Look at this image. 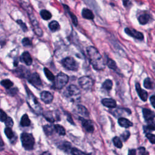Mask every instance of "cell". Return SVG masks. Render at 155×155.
Returning a JSON list of instances; mask_svg holds the SVG:
<instances>
[{
    "label": "cell",
    "mask_w": 155,
    "mask_h": 155,
    "mask_svg": "<svg viewBox=\"0 0 155 155\" xmlns=\"http://www.w3.org/2000/svg\"><path fill=\"white\" fill-rule=\"evenodd\" d=\"M87 53L90 64L95 70H102L104 69L105 65L104 60L97 48L93 46H89L87 48Z\"/></svg>",
    "instance_id": "1"
},
{
    "label": "cell",
    "mask_w": 155,
    "mask_h": 155,
    "mask_svg": "<svg viewBox=\"0 0 155 155\" xmlns=\"http://www.w3.org/2000/svg\"><path fill=\"white\" fill-rule=\"evenodd\" d=\"M26 89L27 91V102L30 107V108L32 110V111L36 113V114H40L43 111V109L40 103L39 102L35 97L30 90H28L27 87H26Z\"/></svg>",
    "instance_id": "2"
},
{
    "label": "cell",
    "mask_w": 155,
    "mask_h": 155,
    "mask_svg": "<svg viewBox=\"0 0 155 155\" xmlns=\"http://www.w3.org/2000/svg\"><path fill=\"white\" fill-rule=\"evenodd\" d=\"M21 141L23 147L27 150L33 149L35 145V139L32 134L23 133L21 135Z\"/></svg>",
    "instance_id": "3"
},
{
    "label": "cell",
    "mask_w": 155,
    "mask_h": 155,
    "mask_svg": "<svg viewBox=\"0 0 155 155\" xmlns=\"http://www.w3.org/2000/svg\"><path fill=\"white\" fill-rule=\"evenodd\" d=\"M69 78L66 74L64 73H60L55 78L53 88L56 89L60 90L64 87L69 81Z\"/></svg>",
    "instance_id": "4"
},
{
    "label": "cell",
    "mask_w": 155,
    "mask_h": 155,
    "mask_svg": "<svg viewBox=\"0 0 155 155\" xmlns=\"http://www.w3.org/2000/svg\"><path fill=\"white\" fill-rule=\"evenodd\" d=\"M61 64L65 69L70 71H76L78 69L79 64L74 58L67 57L62 60Z\"/></svg>",
    "instance_id": "5"
},
{
    "label": "cell",
    "mask_w": 155,
    "mask_h": 155,
    "mask_svg": "<svg viewBox=\"0 0 155 155\" xmlns=\"http://www.w3.org/2000/svg\"><path fill=\"white\" fill-rule=\"evenodd\" d=\"M78 83L82 89L89 90L92 89L93 85V81L89 76H84L78 80Z\"/></svg>",
    "instance_id": "6"
},
{
    "label": "cell",
    "mask_w": 155,
    "mask_h": 155,
    "mask_svg": "<svg viewBox=\"0 0 155 155\" xmlns=\"http://www.w3.org/2000/svg\"><path fill=\"white\" fill-rule=\"evenodd\" d=\"M28 81L32 85L35 86L36 88H38L42 85V82L39 75L35 72L32 74H30L27 78Z\"/></svg>",
    "instance_id": "7"
},
{
    "label": "cell",
    "mask_w": 155,
    "mask_h": 155,
    "mask_svg": "<svg viewBox=\"0 0 155 155\" xmlns=\"http://www.w3.org/2000/svg\"><path fill=\"white\" fill-rule=\"evenodd\" d=\"M125 32L127 33L128 35L135 38L137 39L138 40H144V35L137 30H135L134 28H125Z\"/></svg>",
    "instance_id": "8"
},
{
    "label": "cell",
    "mask_w": 155,
    "mask_h": 155,
    "mask_svg": "<svg viewBox=\"0 0 155 155\" xmlns=\"http://www.w3.org/2000/svg\"><path fill=\"white\" fill-rule=\"evenodd\" d=\"M68 96H70L71 98H75V97H79L81 94V91L75 85H70L67 89Z\"/></svg>",
    "instance_id": "9"
},
{
    "label": "cell",
    "mask_w": 155,
    "mask_h": 155,
    "mask_svg": "<svg viewBox=\"0 0 155 155\" xmlns=\"http://www.w3.org/2000/svg\"><path fill=\"white\" fill-rule=\"evenodd\" d=\"M80 120L81 121L82 127L87 132L93 133L94 132L95 130L94 125L91 121L87 120L84 118H81Z\"/></svg>",
    "instance_id": "10"
},
{
    "label": "cell",
    "mask_w": 155,
    "mask_h": 155,
    "mask_svg": "<svg viewBox=\"0 0 155 155\" xmlns=\"http://www.w3.org/2000/svg\"><path fill=\"white\" fill-rule=\"evenodd\" d=\"M142 114L145 120L147 122L154 121L155 118V113L151 110L148 109H143Z\"/></svg>",
    "instance_id": "11"
},
{
    "label": "cell",
    "mask_w": 155,
    "mask_h": 155,
    "mask_svg": "<svg viewBox=\"0 0 155 155\" xmlns=\"http://www.w3.org/2000/svg\"><path fill=\"white\" fill-rule=\"evenodd\" d=\"M41 100L46 104H50L53 100V95L48 91H43L41 93Z\"/></svg>",
    "instance_id": "12"
},
{
    "label": "cell",
    "mask_w": 155,
    "mask_h": 155,
    "mask_svg": "<svg viewBox=\"0 0 155 155\" xmlns=\"http://www.w3.org/2000/svg\"><path fill=\"white\" fill-rule=\"evenodd\" d=\"M136 90H137V92L139 96V98L142 101H146L147 100L148 93L146 91L141 89L139 83L136 84Z\"/></svg>",
    "instance_id": "13"
},
{
    "label": "cell",
    "mask_w": 155,
    "mask_h": 155,
    "mask_svg": "<svg viewBox=\"0 0 155 155\" xmlns=\"http://www.w3.org/2000/svg\"><path fill=\"white\" fill-rule=\"evenodd\" d=\"M30 18H31V21L32 23V25L34 27V31L35 33L39 36H41L43 35V31L41 30V28L40 27V26H39L38 22L35 19V16L31 15H30Z\"/></svg>",
    "instance_id": "14"
},
{
    "label": "cell",
    "mask_w": 155,
    "mask_h": 155,
    "mask_svg": "<svg viewBox=\"0 0 155 155\" xmlns=\"http://www.w3.org/2000/svg\"><path fill=\"white\" fill-rule=\"evenodd\" d=\"M101 102L104 106L107 107H108V108H110V109L115 108L116 105H117L115 100H114L113 99H112V98L103 99L101 101Z\"/></svg>",
    "instance_id": "15"
},
{
    "label": "cell",
    "mask_w": 155,
    "mask_h": 155,
    "mask_svg": "<svg viewBox=\"0 0 155 155\" xmlns=\"http://www.w3.org/2000/svg\"><path fill=\"white\" fill-rule=\"evenodd\" d=\"M21 60L27 65H31L33 62L32 56L28 52H24L21 55Z\"/></svg>",
    "instance_id": "16"
},
{
    "label": "cell",
    "mask_w": 155,
    "mask_h": 155,
    "mask_svg": "<svg viewBox=\"0 0 155 155\" xmlns=\"http://www.w3.org/2000/svg\"><path fill=\"white\" fill-rule=\"evenodd\" d=\"M138 21L141 25H145L147 24L151 19V16L148 14H144L138 16Z\"/></svg>",
    "instance_id": "17"
},
{
    "label": "cell",
    "mask_w": 155,
    "mask_h": 155,
    "mask_svg": "<svg viewBox=\"0 0 155 155\" xmlns=\"http://www.w3.org/2000/svg\"><path fill=\"white\" fill-rule=\"evenodd\" d=\"M118 124L121 127L124 128H129L133 126V123L130 121L124 118H120L118 119Z\"/></svg>",
    "instance_id": "18"
},
{
    "label": "cell",
    "mask_w": 155,
    "mask_h": 155,
    "mask_svg": "<svg viewBox=\"0 0 155 155\" xmlns=\"http://www.w3.org/2000/svg\"><path fill=\"white\" fill-rule=\"evenodd\" d=\"M82 16L84 18L87 19H93L95 18L93 13L90 9L84 8L82 11Z\"/></svg>",
    "instance_id": "19"
},
{
    "label": "cell",
    "mask_w": 155,
    "mask_h": 155,
    "mask_svg": "<svg viewBox=\"0 0 155 155\" xmlns=\"http://www.w3.org/2000/svg\"><path fill=\"white\" fill-rule=\"evenodd\" d=\"M76 110L77 113L80 114L81 115L85 116V117H87L89 115V113L87 110V109L84 106L81 105H78L76 107Z\"/></svg>",
    "instance_id": "20"
},
{
    "label": "cell",
    "mask_w": 155,
    "mask_h": 155,
    "mask_svg": "<svg viewBox=\"0 0 155 155\" xmlns=\"http://www.w3.org/2000/svg\"><path fill=\"white\" fill-rule=\"evenodd\" d=\"M148 123L149 124L147 125L144 126V130L145 133H146V134L150 133V132L155 130V122L154 121H152L149 122Z\"/></svg>",
    "instance_id": "21"
},
{
    "label": "cell",
    "mask_w": 155,
    "mask_h": 155,
    "mask_svg": "<svg viewBox=\"0 0 155 155\" xmlns=\"http://www.w3.org/2000/svg\"><path fill=\"white\" fill-rule=\"evenodd\" d=\"M20 125L23 127H28L31 125V120L28 118V115L27 114H24L21 119Z\"/></svg>",
    "instance_id": "22"
},
{
    "label": "cell",
    "mask_w": 155,
    "mask_h": 155,
    "mask_svg": "<svg viewBox=\"0 0 155 155\" xmlns=\"http://www.w3.org/2000/svg\"><path fill=\"white\" fill-rule=\"evenodd\" d=\"M48 27H49L52 32H56L60 30V26L56 21H52L48 24Z\"/></svg>",
    "instance_id": "23"
},
{
    "label": "cell",
    "mask_w": 155,
    "mask_h": 155,
    "mask_svg": "<svg viewBox=\"0 0 155 155\" xmlns=\"http://www.w3.org/2000/svg\"><path fill=\"white\" fill-rule=\"evenodd\" d=\"M43 115L44 118L48 121L51 122H53L55 121V118L54 117V114L52 112H46L43 113Z\"/></svg>",
    "instance_id": "24"
},
{
    "label": "cell",
    "mask_w": 155,
    "mask_h": 155,
    "mask_svg": "<svg viewBox=\"0 0 155 155\" xmlns=\"http://www.w3.org/2000/svg\"><path fill=\"white\" fill-rule=\"evenodd\" d=\"M40 15L44 20H48V19H50L52 16L51 13L49 11H47V10H42L40 12Z\"/></svg>",
    "instance_id": "25"
},
{
    "label": "cell",
    "mask_w": 155,
    "mask_h": 155,
    "mask_svg": "<svg viewBox=\"0 0 155 155\" xmlns=\"http://www.w3.org/2000/svg\"><path fill=\"white\" fill-rule=\"evenodd\" d=\"M113 87V82L110 80H107L102 85V87L106 90H110Z\"/></svg>",
    "instance_id": "26"
},
{
    "label": "cell",
    "mask_w": 155,
    "mask_h": 155,
    "mask_svg": "<svg viewBox=\"0 0 155 155\" xmlns=\"http://www.w3.org/2000/svg\"><path fill=\"white\" fill-rule=\"evenodd\" d=\"M55 131L60 135L64 136L65 134V130L62 125L59 124H56L54 127Z\"/></svg>",
    "instance_id": "27"
},
{
    "label": "cell",
    "mask_w": 155,
    "mask_h": 155,
    "mask_svg": "<svg viewBox=\"0 0 155 155\" xmlns=\"http://www.w3.org/2000/svg\"><path fill=\"white\" fill-rule=\"evenodd\" d=\"M144 86L147 89H152L153 88V83L150 78H147L144 80Z\"/></svg>",
    "instance_id": "28"
},
{
    "label": "cell",
    "mask_w": 155,
    "mask_h": 155,
    "mask_svg": "<svg viewBox=\"0 0 155 155\" xmlns=\"http://www.w3.org/2000/svg\"><path fill=\"white\" fill-rule=\"evenodd\" d=\"M44 72L47 78V79L48 80H50L51 81H55V76L53 75V74L49 70L47 69V68H44Z\"/></svg>",
    "instance_id": "29"
},
{
    "label": "cell",
    "mask_w": 155,
    "mask_h": 155,
    "mask_svg": "<svg viewBox=\"0 0 155 155\" xmlns=\"http://www.w3.org/2000/svg\"><path fill=\"white\" fill-rule=\"evenodd\" d=\"M1 84L6 89H10L14 85V83L9 80H4L1 82Z\"/></svg>",
    "instance_id": "30"
},
{
    "label": "cell",
    "mask_w": 155,
    "mask_h": 155,
    "mask_svg": "<svg viewBox=\"0 0 155 155\" xmlns=\"http://www.w3.org/2000/svg\"><path fill=\"white\" fill-rule=\"evenodd\" d=\"M107 66L110 68V69L114 71H116V70L118 69V67L116 65V63L113 60L108 59L107 62Z\"/></svg>",
    "instance_id": "31"
},
{
    "label": "cell",
    "mask_w": 155,
    "mask_h": 155,
    "mask_svg": "<svg viewBox=\"0 0 155 155\" xmlns=\"http://www.w3.org/2000/svg\"><path fill=\"white\" fill-rule=\"evenodd\" d=\"M69 7H67V10H68V12H69V14L71 18V19H72V23H73V24L75 26H77L78 24V19L76 18V16L74 15V14H73L72 12H70L69 11Z\"/></svg>",
    "instance_id": "32"
},
{
    "label": "cell",
    "mask_w": 155,
    "mask_h": 155,
    "mask_svg": "<svg viewBox=\"0 0 155 155\" xmlns=\"http://www.w3.org/2000/svg\"><path fill=\"white\" fill-rule=\"evenodd\" d=\"M113 142L114 143V145L116 147H118L119 149H121L122 147V143L119 138L114 137L113 139Z\"/></svg>",
    "instance_id": "33"
},
{
    "label": "cell",
    "mask_w": 155,
    "mask_h": 155,
    "mask_svg": "<svg viewBox=\"0 0 155 155\" xmlns=\"http://www.w3.org/2000/svg\"><path fill=\"white\" fill-rule=\"evenodd\" d=\"M4 133L6 134V137L9 139H12L14 137V132H13L12 130L11 129V128L6 127L5 129V130H4Z\"/></svg>",
    "instance_id": "34"
},
{
    "label": "cell",
    "mask_w": 155,
    "mask_h": 155,
    "mask_svg": "<svg viewBox=\"0 0 155 155\" xmlns=\"http://www.w3.org/2000/svg\"><path fill=\"white\" fill-rule=\"evenodd\" d=\"M44 130L45 133H46V134H51L53 132V127H52L51 125H46L45 126H44Z\"/></svg>",
    "instance_id": "35"
},
{
    "label": "cell",
    "mask_w": 155,
    "mask_h": 155,
    "mask_svg": "<svg viewBox=\"0 0 155 155\" xmlns=\"http://www.w3.org/2000/svg\"><path fill=\"white\" fill-rule=\"evenodd\" d=\"M16 22L18 24V25L21 27V28L23 29V31L24 32L27 31V27L26 24L22 20H21V19H18Z\"/></svg>",
    "instance_id": "36"
},
{
    "label": "cell",
    "mask_w": 155,
    "mask_h": 155,
    "mask_svg": "<svg viewBox=\"0 0 155 155\" xmlns=\"http://www.w3.org/2000/svg\"><path fill=\"white\" fill-rule=\"evenodd\" d=\"M22 44L24 46H31L32 45V41L28 38H25L22 40Z\"/></svg>",
    "instance_id": "37"
},
{
    "label": "cell",
    "mask_w": 155,
    "mask_h": 155,
    "mask_svg": "<svg viewBox=\"0 0 155 155\" xmlns=\"http://www.w3.org/2000/svg\"><path fill=\"white\" fill-rule=\"evenodd\" d=\"M72 155H87V154L82 152V151L77 149H75V148L72 149Z\"/></svg>",
    "instance_id": "38"
},
{
    "label": "cell",
    "mask_w": 155,
    "mask_h": 155,
    "mask_svg": "<svg viewBox=\"0 0 155 155\" xmlns=\"http://www.w3.org/2000/svg\"><path fill=\"white\" fill-rule=\"evenodd\" d=\"M146 137L151 144H155V135L154 134H153L151 133H147L146 134Z\"/></svg>",
    "instance_id": "39"
},
{
    "label": "cell",
    "mask_w": 155,
    "mask_h": 155,
    "mask_svg": "<svg viewBox=\"0 0 155 155\" xmlns=\"http://www.w3.org/2000/svg\"><path fill=\"white\" fill-rule=\"evenodd\" d=\"M5 124L7 126V127L11 128L14 125V121H13L12 119L11 118L8 117L7 120L5 121Z\"/></svg>",
    "instance_id": "40"
},
{
    "label": "cell",
    "mask_w": 155,
    "mask_h": 155,
    "mask_svg": "<svg viewBox=\"0 0 155 155\" xmlns=\"http://www.w3.org/2000/svg\"><path fill=\"white\" fill-rule=\"evenodd\" d=\"M130 136V133L129 131H125L121 134V138L123 139V141H127Z\"/></svg>",
    "instance_id": "41"
},
{
    "label": "cell",
    "mask_w": 155,
    "mask_h": 155,
    "mask_svg": "<svg viewBox=\"0 0 155 155\" xmlns=\"http://www.w3.org/2000/svg\"><path fill=\"white\" fill-rule=\"evenodd\" d=\"M7 114L1 109V122H4L7 120Z\"/></svg>",
    "instance_id": "42"
},
{
    "label": "cell",
    "mask_w": 155,
    "mask_h": 155,
    "mask_svg": "<svg viewBox=\"0 0 155 155\" xmlns=\"http://www.w3.org/2000/svg\"><path fill=\"white\" fill-rule=\"evenodd\" d=\"M150 102H151V105H153V107L155 109V96H154V95L151 96L150 97Z\"/></svg>",
    "instance_id": "43"
},
{
    "label": "cell",
    "mask_w": 155,
    "mask_h": 155,
    "mask_svg": "<svg viewBox=\"0 0 155 155\" xmlns=\"http://www.w3.org/2000/svg\"><path fill=\"white\" fill-rule=\"evenodd\" d=\"M129 155H136V150L134 149L129 150Z\"/></svg>",
    "instance_id": "44"
},
{
    "label": "cell",
    "mask_w": 155,
    "mask_h": 155,
    "mask_svg": "<svg viewBox=\"0 0 155 155\" xmlns=\"http://www.w3.org/2000/svg\"><path fill=\"white\" fill-rule=\"evenodd\" d=\"M123 4H124L125 7H128L129 6L128 4H131V2L129 1H123Z\"/></svg>",
    "instance_id": "45"
},
{
    "label": "cell",
    "mask_w": 155,
    "mask_h": 155,
    "mask_svg": "<svg viewBox=\"0 0 155 155\" xmlns=\"http://www.w3.org/2000/svg\"><path fill=\"white\" fill-rule=\"evenodd\" d=\"M41 155H51V154H50L49 152L46 151V152H44V153H43Z\"/></svg>",
    "instance_id": "46"
}]
</instances>
